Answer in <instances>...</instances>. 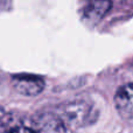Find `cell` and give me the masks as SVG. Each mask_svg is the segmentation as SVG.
Masks as SVG:
<instances>
[{
    "label": "cell",
    "mask_w": 133,
    "mask_h": 133,
    "mask_svg": "<svg viewBox=\"0 0 133 133\" xmlns=\"http://www.w3.org/2000/svg\"><path fill=\"white\" fill-rule=\"evenodd\" d=\"M14 90L25 96H37L44 89V82L35 75H15L12 78Z\"/></svg>",
    "instance_id": "cell-4"
},
{
    "label": "cell",
    "mask_w": 133,
    "mask_h": 133,
    "mask_svg": "<svg viewBox=\"0 0 133 133\" xmlns=\"http://www.w3.org/2000/svg\"><path fill=\"white\" fill-rule=\"evenodd\" d=\"M9 133H36L35 131L30 129H27V127H23V126H18V127H14Z\"/></svg>",
    "instance_id": "cell-6"
},
{
    "label": "cell",
    "mask_w": 133,
    "mask_h": 133,
    "mask_svg": "<svg viewBox=\"0 0 133 133\" xmlns=\"http://www.w3.org/2000/svg\"><path fill=\"white\" fill-rule=\"evenodd\" d=\"M110 1H91L83 8V18L89 23H97L111 7Z\"/></svg>",
    "instance_id": "cell-5"
},
{
    "label": "cell",
    "mask_w": 133,
    "mask_h": 133,
    "mask_svg": "<svg viewBox=\"0 0 133 133\" xmlns=\"http://www.w3.org/2000/svg\"><path fill=\"white\" fill-rule=\"evenodd\" d=\"M58 117L65 125L74 129H81L92 125L98 118V111L87 101H72L58 106Z\"/></svg>",
    "instance_id": "cell-1"
},
{
    "label": "cell",
    "mask_w": 133,
    "mask_h": 133,
    "mask_svg": "<svg viewBox=\"0 0 133 133\" xmlns=\"http://www.w3.org/2000/svg\"><path fill=\"white\" fill-rule=\"evenodd\" d=\"M36 133H66L65 124L57 113L40 112L33 118Z\"/></svg>",
    "instance_id": "cell-2"
},
{
    "label": "cell",
    "mask_w": 133,
    "mask_h": 133,
    "mask_svg": "<svg viewBox=\"0 0 133 133\" xmlns=\"http://www.w3.org/2000/svg\"><path fill=\"white\" fill-rule=\"evenodd\" d=\"M0 83H1V76H0Z\"/></svg>",
    "instance_id": "cell-7"
},
{
    "label": "cell",
    "mask_w": 133,
    "mask_h": 133,
    "mask_svg": "<svg viewBox=\"0 0 133 133\" xmlns=\"http://www.w3.org/2000/svg\"><path fill=\"white\" fill-rule=\"evenodd\" d=\"M115 105L124 120L133 124V83L124 84L115 96Z\"/></svg>",
    "instance_id": "cell-3"
}]
</instances>
